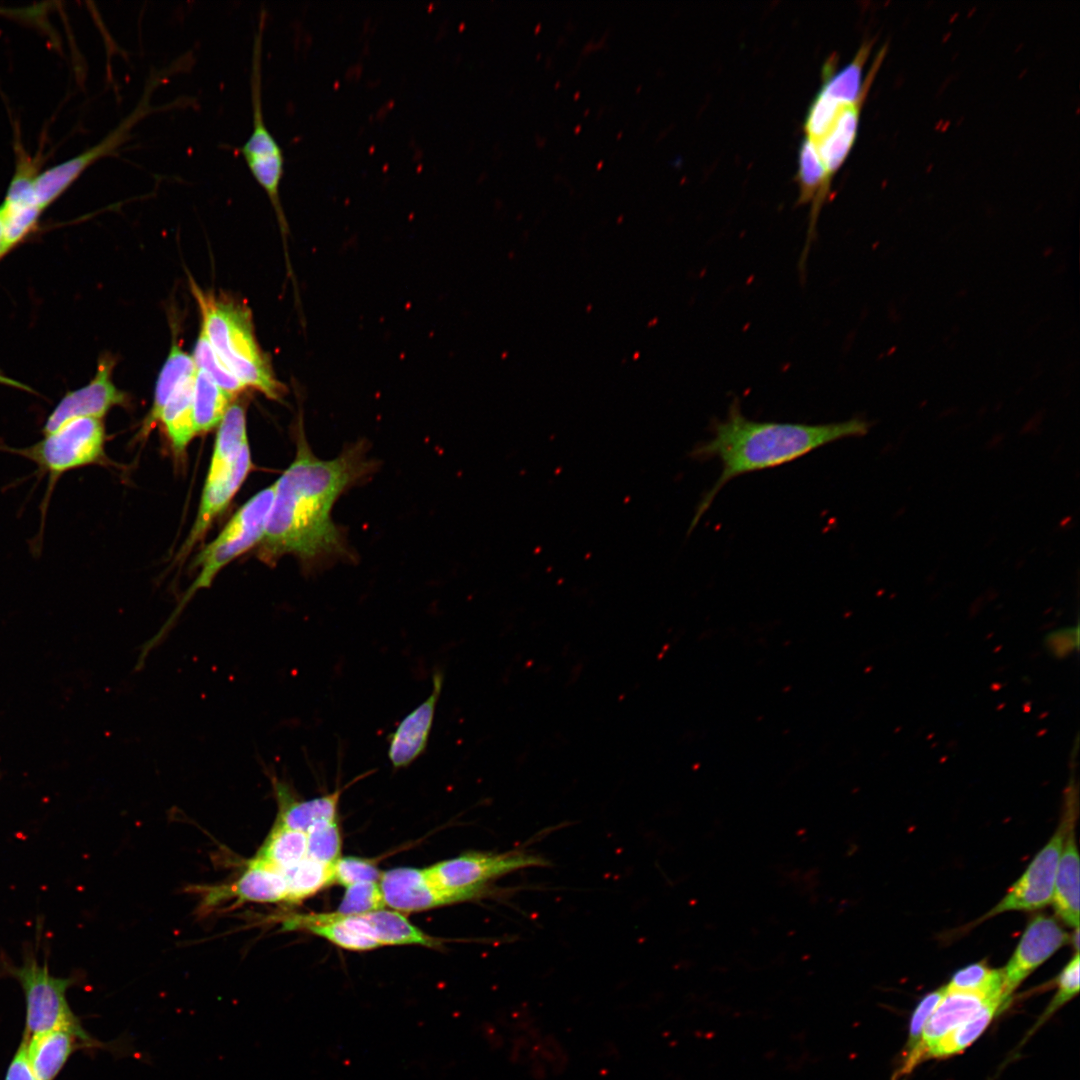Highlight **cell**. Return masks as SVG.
Masks as SVG:
<instances>
[{
  "label": "cell",
  "instance_id": "6",
  "mask_svg": "<svg viewBox=\"0 0 1080 1080\" xmlns=\"http://www.w3.org/2000/svg\"><path fill=\"white\" fill-rule=\"evenodd\" d=\"M105 439L102 419L82 417L64 423L30 446L0 448L30 460L41 476H48L47 503L63 474L104 461Z\"/></svg>",
  "mask_w": 1080,
  "mask_h": 1080
},
{
  "label": "cell",
  "instance_id": "32",
  "mask_svg": "<svg viewBox=\"0 0 1080 1080\" xmlns=\"http://www.w3.org/2000/svg\"><path fill=\"white\" fill-rule=\"evenodd\" d=\"M333 866L306 856L294 866L282 870L287 884L285 901H301L333 883Z\"/></svg>",
  "mask_w": 1080,
  "mask_h": 1080
},
{
  "label": "cell",
  "instance_id": "35",
  "mask_svg": "<svg viewBox=\"0 0 1080 1080\" xmlns=\"http://www.w3.org/2000/svg\"><path fill=\"white\" fill-rule=\"evenodd\" d=\"M306 835L307 857L327 865H334L340 858L341 835L337 820L318 823Z\"/></svg>",
  "mask_w": 1080,
  "mask_h": 1080
},
{
  "label": "cell",
  "instance_id": "44",
  "mask_svg": "<svg viewBox=\"0 0 1080 1080\" xmlns=\"http://www.w3.org/2000/svg\"><path fill=\"white\" fill-rule=\"evenodd\" d=\"M7 250L8 249H7L6 245H5V239H4V228H3L2 214H1V211H0V256H2Z\"/></svg>",
  "mask_w": 1080,
  "mask_h": 1080
},
{
  "label": "cell",
  "instance_id": "24",
  "mask_svg": "<svg viewBox=\"0 0 1080 1080\" xmlns=\"http://www.w3.org/2000/svg\"><path fill=\"white\" fill-rule=\"evenodd\" d=\"M861 104L844 107L830 131L814 143L830 180L856 140Z\"/></svg>",
  "mask_w": 1080,
  "mask_h": 1080
},
{
  "label": "cell",
  "instance_id": "34",
  "mask_svg": "<svg viewBox=\"0 0 1080 1080\" xmlns=\"http://www.w3.org/2000/svg\"><path fill=\"white\" fill-rule=\"evenodd\" d=\"M192 358L196 368L208 374L231 398L246 388L220 361L202 329L196 341Z\"/></svg>",
  "mask_w": 1080,
  "mask_h": 1080
},
{
  "label": "cell",
  "instance_id": "29",
  "mask_svg": "<svg viewBox=\"0 0 1080 1080\" xmlns=\"http://www.w3.org/2000/svg\"><path fill=\"white\" fill-rule=\"evenodd\" d=\"M232 399L204 371L197 369L193 385V417L195 431L205 433L219 425Z\"/></svg>",
  "mask_w": 1080,
  "mask_h": 1080
},
{
  "label": "cell",
  "instance_id": "10",
  "mask_svg": "<svg viewBox=\"0 0 1080 1080\" xmlns=\"http://www.w3.org/2000/svg\"><path fill=\"white\" fill-rule=\"evenodd\" d=\"M1073 814L1059 825L1047 844L1035 855L1021 877L983 919L1006 911H1032L1051 903L1056 871Z\"/></svg>",
  "mask_w": 1080,
  "mask_h": 1080
},
{
  "label": "cell",
  "instance_id": "25",
  "mask_svg": "<svg viewBox=\"0 0 1080 1080\" xmlns=\"http://www.w3.org/2000/svg\"><path fill=\"white\" fill-rule=\"evenodd\" d=\"M196 366L191 355L174 342L158 376L154 401L144 420L142 434H146L159 421L161 411L177 387L195 374Z\"/></svg>",
  "mask_w": 1080,
  "mask_h": 1080
},
{
  "label": "cell",
  "instance_id": "21",
  "mask_svg": "<svg viewBox=\"0 0 1080 1080\" xmlns=\"http://www.w3.org/2000/svg\"><path fill=\"white\" fill-rule=\"evenodd\" d=\"M1079 854L1073 825L1060 855L1052 896L1056 914L1069 926L1079 927Z\"/></svg>",
  "mask_w": 1080,
  "mask_h": 1080
},
{
  "label": "cell",
  "instance_id": "15",
  "mask_svg": "<svg viewBox=\"0 0 1080 1080\" xmlns=\"http://www.w3.org/2000/svg\"><path fill=\"white\" fill-rule=\"evenodd\" d=\"M991 998L994 997H988L975 992L947 991L945 989V993L942 999L940 1000L932 1014L929 1016L924 1026L922 1036L918 1045L905 1058L901 1069L897 1072V1075L902 1076L911 1072L917 1064H919L923 1059L926 1058V1054L928 1053V1051L943 1036H945L952 1029L967 1020L986 1001Z\"/></svg>",
  "mask_w": 1080,
  "mask_h": 1080
},
{
  "label": "cell",
  "instance_id": "5",
  "mask_svg": "<svg viewBox=\"0 0 1080 1080\" xmlns=\"http://www.w3.org/2000/svg\"><path fill=\"white\" fill-rule=\"evenodd\" d=\"M274 494L275 486L272 484L252 496L237 510L219 535L197 555L194 561V567H200L197 578L187 589L167 622L144 645L139 656L140 659L144 660L147 654L166 636L180 612L197 590L208 588L217 573L225 565L253 546L258 545L266 529Z\"/></svg>",
  "mask_w": 1080,
  "mask_h": 1080
},
{
  "label": "cell",
  "instance_id": "33",
  "mask_svg": "<svg viewBox=\"0 0 1080 1080\" xmlns=\"http://www.w3.org/2000/svg\"><path fill=\"white\" fill-rule=\"evenodd\" d=\"M945 989L947 991L975 992L988 997L1000 996L1003 998L1002 971L989 968L983 961L973 963L956 971Z\"/></svg>",
  "mask_w": 1080,
  "mask_h": 1080
},
{
  "label": "cell",
  "instance_id": "39",
  "mask_svg": "<svg viewBox=\"0 0 1080 1080\" xmlns=\"http://www.w3.org/2000/svg\"><path fill=\"white\" fill-rule=\"evenodd\" d=\"M1079 991V952H1075L1062 969L1057 979V991L1051 1002L1040 1016L1035 1029L1045 1022L1056 1010L1071 1000Z\"/></svg>",
  "mask_w": 1080,
  "mask_h": 1080
},
{
  "label": "cell",
  "instance_id": "38",
  "mask_svg": "<svg viewBox=\"0 0 1080 1080\" xmlns=\"http://www.w3.org/2000/svg\"><path fill=\"white\" fill-rule=\"evenodd\" d=\"M334 882L345 887L362 882H378L381 871L367 859L340 857L333 866Z\"/></svg>",
  "mask_w": 1080,
  "mask_h": 1080
},
{
  "label": "cell",
  "instance_id": "20",
  "mask_svg": "<svg viewBox=\"0 0 1080 1080\" xmlns=\"http://www.w3.org/2000/svg\"><path fill=\"white\" fill-rule=\"evenodd\" d=\"M286 895L287 884L282 872L253 859L234 884L214 888L207 896L213 901L232 896L243 901L268 903L285 900Z\"/></svg>",
  "mask_w": 1080,
  "mask_h": 1080
},
{
  "label": "cell",
  "instance_id": "2",
  "mask_svg": "<svg viewBox=\"0 0 1080 1080\" xmlns=\"http://www.w3.org/2000/svg\"><path fill=\"white\" fill-rule=\"evenodd\" d=\"M870 426L871 423L862 417L812 425L754 421L743 415L740 401L733 399L725 419L712 422V436L698 443L690 452V457L696 460L718 459L722 471L715 484L701 498L689 533L717 494L733 478L785 465L845 438L863 436Z\"/></svg>",
  "mask_w": 1080,
  "mask_h": 1080
},
{
  "label": "cell",
  "instance_id": "4",
  "mask_svg": "<svg viewBox=\"0 0 1080 1080\" xmlns=\"http://www.w3.org/2000/svg\"><path fill=\"white\" fill-rule=\"evenodd\" d=\"M43 936V921L38 919L35 939L23 945L20 965L0 952V977L15 979L23 990L26 1007L23 1037L56 1028L87 1034L66 998L67 990L77 982L76 977H56L50 973L47 946L43 963L38 960Z\"/></svg>",
  "mask_w": 1080,
  "mask_h": 1080
},
{
  "label": "cell",
  "instance_id": "37",
  "mask_svg": "<svg viewBox=\"0 0 1080 1080\" xmlns=\"http://www.w3.org/2000/svg\"><path fill=\"white\" fill-rule=\"evenodd\" d=\"M846 106L848 105L817 94L805 120L806 138L813 143L818 142L830 131Z\"/></svg>",
  "mask_w": 1080,
  "mask_h": 1080
},
{
  "label": "cell",
  "instance_id": "40",
  "mask_svg": "<svg viewBox=\"0 0 1080 1080\" xmlns=\"http://www.w3.org/2000/svg\"><path fill=\"white\" fill-rule=\"evenodd\" d=\"M944 993H945V988L942 987V988H940L938 990H935V991L927 994L926 996H924L921 999V1001L918 1003L917 1007L915 1008V1010H914V1012L912 1014L911 1022H910L908 1041H907V1044L905 1046V1048H906L905 1049L906 1057L918 1045V1043H919V1041L921 1039V1036H922L924 1026H925L929 1016L932 1014V1012L934 1011V1009L936 1008V1006L938 1005V1003L942 999Z\"/></svg>",
  "mask_w": 1080,
  "mask_h": 1080
},
{
  "label": "cell",
  "instance_id": "8",
  "mask_svg": "<svg viewBox=\"0 0 1080 1080\" xmlns=\"http://www.w3.org/2000/svg\"><path fill=\"white\" fill-rule=\"evenodd\" d=\"M175 72L173 66L152 72L145 82L143 94L135 108L98 144L36 176L34 191L43 210L59 197L89 166L112 155L131 136L133 127L152 111L161 109L151 104L155 89Z\"/></svg>",
  "mask_w": 1080,
  "mask_h": 1080
},
{
  "label": "cell",
  "instance_id": "22",
  "mask_svg": "<svg viewBox=\"0 0 1080 1080\" xmlns=\"http://www.w3.org/2000/svg\"><path fill=\"white\" fill-rule=\"evenodd\" d=\"M247 444L245 409L240 403H234L229 405L219 423L205 483L216 480L229 470Z\"/></svg>",
  "mask_w": 1080,
  "mask_h": 1080
},
{
  "label": "cell",
  "instance_id": "36",
  "mask_svg": "<svg viewBox=\"0 0 1080 1080\" xmlns=\"http://www.w3.org/2000/svg\"><path fill=\"white\" fill-rule=\"evenodd\" d=\"M385 906L379 883L362 882L346 887L342 901L335 912L359 915L381 910Z\"/></svg>",
  "mask_w": 1080,
  "mask_h": 1080
},
{
  "label": "cell",
  "instance_id": "17",
  "mask_svg": "<svg viewBox=\"0 0 1080 1080\" xmlns=\"http://www.w3.org/2000/svg\"><path fill=\"white\" fill-rule=\"evenodd\" d=\"M36 176L33 163L28 159L20 161L0 206L7 249L32 230L42 211L34 191Z\"/></svg>",
  "mask_w": 1080,
  "mask_h": 1080
},
{
  "label": "cell",
  "instance_id": "13",
  "mask_svg": "<svg viewBox=\"0 0 1080 1080\" xmlns=\"http://www.w3.org/2000/svg\"><path fill=\"white\" fill-rule=\"evenodd\" d=\"M1068 940L1067 932L1050 916L1037 915L1029 921L1013 955L1001 969L1006 1004L1019 984Z\"/></svg>",
  "mask_w": 1080,
  "mask_h": 1080
},
{
  "label": "cell",
  "instance_id": "43",
  "mask_svg": "<svg viewBox=\"0 0 1080 1080\" xmlns=\"http://www.w3.org/2000/svg\"><path fill=\"white\" fill-rule=\"evenodd\" d=\"M0 383L8 385V386L15 387V388L25 389V390H29V391L31 390L26 385L14 380V379L8 378L7 376L2 374L1 372H0Z\"/></svg>",
  "mask_w": 1080,
  "mask_h": 1080
},
{
  "label": "cell",
  "instance_id": "23",
  "mask_svg": "<svg viewBox=\"0 0 1080 1080\" xmlns=\"http://www.w3.org/2000/svg\"><path fill=\"white\" fill-rule=\"evenodd\" d=\"M194 375L177 387L164 405L159 417L174 454L178 457L184 454L189 442L196 434L192 403Z\"/></svg>",
  "mask_w": 1080,
  "mask_h": 1080
},
{
  "label": "cell",
  "instance_id": "42",
  "mask_svg": "<svg viewBox=\"0 0 1080 1080\" xmlns=\"http://www.w3.org/2000/svg\"><path fill=\"white\" fill-rule=\"evenodd\" d=\"M4 1080H37L28 1061L24 1039L8 1065Z\"/></svg>",
  "mask_w": 1080,
  "mask_h": 1080
},
{
  "label": "cell",
  "instance_id": "41",
  "mask_svg": "<svg viewBox=\"0 0 1080 1080\" xmlns=\"http://www.w3.org/2000/svg\"><path fill=\"white\" fill-rule=\"evenodd\" d=\"M1045 643L1056 657H1065L1078 646V627L1053 631L1047 635Z\"/></svg>",
  "mask_w": 1080,
  "mask_h": 1080
},
{
  "label": "cell",
  "instance_id": "1",
  "mask_svg": "<svg viewBox=\"0 0 1080 1080\" xmlns=\"http://www.w3.org/2000/svg\"><path fill=\"white\" fill-rule=\"evenodd\" d=\"M295 429L296 454L274 483L275 494L258 558L273 566L284 555L295 556L305 573L354 562L344 529L331 517L332 508L347 490L369 480L378 461L369 455L368 440L348 443L334 458L324 460L306 439L303 416Z\"/></svg>",
  "mask_w": 1080,
  "mask_h": 1080
},
{
  "label": "cell",
  "instance_id": "3",
  "mask_svg": "<svg viewBox=\"0 0 1080 1080\" xmlns=\"http://www.w3.org/2000/svg\"><path fill=\"white\" fill-rule=\"evenodd\" d=\"M201 312V329L224 366L245 387L274 401L283 400L287 387L275 376L270 360L255 338L248 307L229 297L201 290L191 281Z\"/></svg>",
  "mask_w": 1080,
  "mask_h": 1080
},
{
  "label": "cell",
  "instance_id": "26",
  "mask_svg": "<svg viewBox=\"0 0 1080 1080\" xmlns=\"http://www.w3.org/2000/svg\"><path fill=\"white\" fill-rule=\"evenodd\" d=\"M1005 1007L1006 1004L1001 997L989 999L967 1020L943 1036L928 1051L926 1058H943L963 1051L982 1034L993 1017Z\"/></svg>",
  "mask_w": 1080,
  "mask_h": 1080
},
{
  "label": "cell",
  "instance_id": "14",
  "mask_svg": "<svg viewBox=\"0 0 1080 1080\" xmlns=\"http://www.w3.org/2000/svg\"><path fill=\"white\" fill-rule=\"evenodd\" d=\"M443 683V672H434L428 698L407 714L389 735L387 754L393 768H405L425 752Z\"/></svg>",
  "mask_w": 1080,
  "mask_h": 1080
},
{
  "label": "cell",
  "instance_id": "31",
  "mask_svg": "<svg viewBox=\"0 0 1080 1080\" xmlns=\"http://www.w3.org/2000/svg\"><path fill=\"white\" fill-rule=\"evenodd\" d=\"M869 50L870 46L861 47L848 65L824 81L818 94L847 105L862 103L867 90L862 73Z\"/></svg>",
  "mask_w": 1080,
  "mask_h": 1080
},
{
  "label": "cell",
  "instance_id": "18",
  "mask_svg": "<svg viewBox=\"0 0 1080 1080\" xmlns=\"http://www.w3.org/2000/svg\"><path fill=\"white\" fill-rule=\"evenodd\" d=\"M26 1042L29 1064L37 1080H55L71 1055L78 1049L102 1046L88 1033L56 1028L22 1038Z\"/></svg>",
  "mask_w": 1080,
  "mask_h": 1080
},
{
  "label": "cell",
  "instance_id": "27",
  "mask_svg": "<svg viewBox=\"0 0 1080 1080\" xmlns=\"http://www.w3.org/2000/svg\"><path fill=\"white\" fill-rule=\"evenodd\" d=\"M283 928L286 930H308L348 950L364 951L381 946L377 941L361 935L339 922L330 920L325 913L294 915L283 921Z\"/></svg>",
  "mask_w": 1080,
  "mask_h": 1080
},
{
  "label": "cell",
  "instance_id": "16",
  "mask_svg": "<svg viewBox=\"0 0 1080 1080\" xmlns=\"http://www.w3.org/2000/svg\"><path fill=\"white\" fill-rule=\"evenodd\" d=\"M252 468L249 445H245L233 466L216 480L205 483L199 511L177 559L184 558L203 538L213 519L227 507Z\"/></svg>",
  "mask_w": 1080,
  "mask_h": 1080
},
{
  "label": "cell",
  "instance_id": "19",
  "mask_svg": "<svg viewBox=\"0 0 1080 1080\" xmlns=\"http://www.w3.org/2000/svg\"><path fill=\"white\" fill-rule=\"evenodd\" d=\"M274 792L279 806L278 822L284 826L307 833L314 825L337 820L338 803L342 791L308 800L297 798L288 783L271 775Z\"/></svg>",
  "mask_w": 1080,
  "mask_h": 1080
},
{
  "label": "cell",
  "instance_id": "30",
  "mask_svg": "<svg viewBox=\"0 0 1080 1080\" xmlns=\"http://www.w3.org/2000/svg\"><path fill=\"white\" fill-rule=\"evenodd\" d=\"M365 917L380 945H421L435 947L439 941L421 931L398 911L377 910Z\"/></svg>",
  "mask_w": 1080,
  "mask_h": 1080
},
{
  "label": "cell",
  "instance_id": "28",
  "mask_svg": "<svg viewBox=\"0 0 1080 1080\" xmlns=\"http://www.w3.org/2000/svg\"><path fill=\"white\" fill-rule=\"evenodd\" d=\"M307 856L305 832L288 828L276 821L255 860L282 871Z\"/></svg>",
  "mask_w": 1080,
  "mask_h": 1080
},
{
  "label": "cell",
  "instance_id": "11",
  "mask_svg": "<svg viewBox=\"0 0 1080 1080\" xmlns=\"http://www.w3.org/2000/svg\"><path fill=\"white\" fill-rule=\"evenodd\" d=\"M385 905L398 912H416L465 901L480 895L439 887L427 869L400 867L382 873L379 882Z\"/></svg>",
  "mask_w": 1080,
  "mask_h": 1080
},
{
  "label": "cell",
  "instance_id": "12",
  "mask_svg": "<svg viewBox=\"0 0 1080 1080\" xmlns=\"http://www.w3.org/2000/svg\"><path fill=\"white\" fill-rule=\"evenodd\" d=\"M114 360L104 356L94 378L85 386L66 393L47 417L42 432L48 434L64 423L82 417L102 419L114 406L127 402V395L112 381Z\"/></svg>",
  "mask_w": 1080,
  "mask_h": 1080
},
{
  "label": "cell",
  "instance_id": "7",
  "mask_svg": "<svg viewBox=\"0 0 1080 1080\" xmlns=\"http://www.w3.org/2000/svg\"><path fill=\"white\" fill-rule=\"evenodd\" d=\"M265 21L266 14L265 11H262L252 49L250 73L252 131L240 148V154L255 181L266 193L285 241L289 229L280 198V185L284 173V156L281 147L266 125L262 108L261 64Z\"/></svg>",
  "mask_w": 1080,
  "mask_h": 1080
},
{
  "label": "cell",
  "instance_id": "9",
  "mask_svg": "<svg viewBox=\"0 0 1080 1080\" xmlns=\"http://www.w3.org/2000/svg\"><path fill=\"white\" fill-rule=\"evenodd\" d=\"M547 860L523 851L504 853H469L439 862L427 869L441 888L482 893L485 884L517 870L543 867Z\"/></svg>",
  "mask_w": 1080,
  "mask_h": 1080
}]
</instances>
